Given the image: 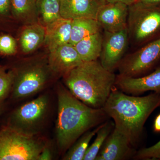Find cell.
I'll return each instance as SVG.
<instances>
[{
    "label": "cell",
    "instance_id": "cell-16",
    "mask_svg": "<svg viewBox=\"0 0 160 160\" xmlns=\"http://www.w3.org/2000/svg\"><path fill=\"white\" fill-rule=\"evenodd\" d=\"M103 35L101 32L86 37L74 45L83 62L96 61L102 51Z\"/></svg>",
    "mask_w": 160,
    "mask_h": 160
},
{
    "label": "cell",
    "instance_id": "cell-1",
    "mask_svg": "<svg viewBox=\"0 0 160 160\" xmlns=\"http://www.w3.org/2000/svg\"><path fill=\"white\" fill-rule=\"evenodd\" d=\"M57 92V142L61 152L65 153L84 133L102 124L108 117L102 108L87 106L62 86L58 87Z\"/></svg>",
    "mask_w": 160,
    "mask_h": 160
},
{
    "label": "cell",
    "instance_id": "cell-29",
    "mask_svg": "<svg viewBox=\"0 0 160 160\" xmlns=\"http://www.w3.org/2000/svg\"><path fill=\"white\" fill-rule=\"evenodd\" d=\"M153 128L155 132L157 133L160 132V113L155 119Z\"/></svg>",
    "mask_w": 160,
    "mask_h": 160
},
{
    "label": "cell",
    "instance_id": "cell-26",
    "mask_svg": "<svg viewBox=\"0 0 160 160\" xmlns=\"http://www.w3.org/2000/svg\"><path fill=\"white\" fill-rule=\"evenodd\" d=\"M52 151L49 144L46 143V145L39 155L38 160H51L52 159Z\"/></svg>",
    "mask_w": 160,
    "mask_h": 160
},
{
    "label": "cell",
    "instance_id": "cell-33",
    "mask_svg": "<svg viewBox=\"0 0 160 160\" xmlns=\"http://www.w3.org/2000/svg\"><path fill=\"white\" fill-rule=\"evenodd\" d=\"M1 67H1V66H0V68H1Z\"/></svg>",
    "mask_w": 160,
    "mask_h": 160
},
{
    "label": "cell",
    "instance_id": "cell-27",
    "mask_svg": "<svg viewBox=\"0 0 160 160\" xmlns=\"http://www.w3.org/2000/svg\"><path fill=\"white\" fill-rule=\"evenodd\" d=\"M11 0H0V13H6L9 10Z\"/></svg>",
    "mask_w": 160,
    "mask_h": 160
},
{
    "label": "cell",
    "instance_id": "cell-20",
    "mask_svg": "<svg viewBox=\"0 0 160 160\" xmlns=\"http://www.w3.org/2000/svg\"><path fill=\"white\" fill-rule=\"evenodd\" d=\"M114 127V124L112 122L106 121L103 123L97 133L96 138L88 147L83 160H95L104 142Z\"/></svg>",
    "mask_w": 160,
    "mask_h": 160
},
{
    "label": "cell",
    "instance_id": "cell-14",
    "mask_svg": "<svg viewBox=\"0 0 160 160\" xmlns=\"http://www.w3.org/2000/svg\"><path fill=\"white\" fill-rule=\"evenodd\" d=\"M106 0H60L61 17L74 20L81 18L96 19L98 12Z\"/></svg>",
    "mask_w": 160,
    "mask_h": 160
},
{
    "label": "cell",
    "instance_id": "cell-24",
    "mask_svg": "<svg viewBox=\"0 0 160 160\" xmlns=\"http://www.w3.org/2000/svg\"><path fill=\"white\" fill-rule=\"evenodd\" d=\"M133 158L136 160L160 159V141L153 146L136 152Z\"/></svg>",
    "mask_w": 160,
    "mask_h": 160
},
{
    "label": "cell",
    "instance_id": "cell-30",
    "mask_svg": "<svg viewBox=\"0 0 160 160\" xmlns=\"http://www.w3.org/2000/svg\"><path fill=\"white\" fill-rule=\"evenodd\" d=\"M139 2L146 5H159L160 0H139Z\"/></svg>",
    "mask_w": 160,
    "mask_h": 160
},
{
    "label": "cell",
    "instance_id": "cell-17",
    "mask_svg": "<svg viewBox=\"0 0 160 160\" xmlns=\"http://www.w3.org/2000/svg\"><path fill=\"white\" fill-rule=\"evenodd\" d=\"M102 27L97 20L89 18L72 20L69 43L74 46L83 38L101 31Z\"/></svg>",
    "mask_w": 160,
    "mask_h": 160
},
{
    "label": "cell",
    "instance_id": "cell-31",
    "mask_svg": "<svg viewBox=\"0 0 160 160\" xmlns=\"http://www.w3.org/2000/svg\"><path fill=\"white\" fill-rule=\"evenodd\" d=\"M5 110V105L4 103H0V116L1 115Z\"/></svg>",
    "mask_w": 160,
    "mask_h": 160
},
{
    "label": "cell",
    "instance_id": "cell-2",
    "mask_svg": "<svg viewBox=\"0 0 160 160\" xmlns=\"http://www.w3.org/2000/svg\"><path fill=\"white\" fill-rule=\"evenodd\" d=\"M160 107V92L143 97L129 95L115 87L102 109L114 121V128L128 138L132 146L142 133L151 113Z\"/></svg>",
    "mask_w": 160,
    "mask_h": 160
},
{
    "label": "cell",
    "instance_id": "cell-32",
    "mask_svg": "<svg viewBox=\"0 0 160 160\" xmlns=\"http://www.w3.org/2000/svg\"><path fill=\"white\" fill-rule=\"evenodd\" d=\"M36 2L38 8V6L39 4L40 1L41 0H35Z\"/></svg>",
    "mask_w": 160,
    "mask_h": 160
},
{
    "label": "cell",
    "instance_id": "cell-10",
    "mask_svg": "<svg viewBox=\"0 0 160 160\" xmlns=\"http://www.w3.org/2000/svg\"><path fill=\"white\" fill-rule=\"evenodd\" d=\"M125 135L115 128L104 142L95 160H124L133 158L136 152Z\"/></svg>",
    "mask_w": 160,
    "mask_h": 160
},
{
    "label": "cell",
    "instance_id": "cell-3",
    "mask_svg": "<svg viewBox=\"0 0 160 160\" xmlns=\"http://www.w3.org/2000/svg\"><path fill=\"white\" fill-rule=\"evenodd\" d=\"M116 76L100 62H83L63 76L66 88L87 106L102 108L115 87Z\"/></svg>",
    "mask_w": 160,
    "mask_h": 160
},
{
    "label": "cell",
    "instance_id": "cell-22",
    "mask_svg": "<svg viewBox=\"0 0 160 160\" xmlns=\"http://www.w3.org/2000/svg\"><path fill=\"white\" fill-rule=\"evenodd\" d=\"M11 4L13 13L25 19L36 14L38 8L35 0H11Z\"/></svg>",
    "mask_w": 160,
    "mask_h": 160
},
{
    "label": "cell",
    "instance_id": "cell-5",
    "mask_svg": "<svg viewBox=\"0 0 160 160\" xmlns=\"http://www.w3.org/2000/svg\"><path fill=\"white\" fill-rule=\"evenodd\" d=\"M127 29L129 40L144 45L160 36V4L138 2L129 6Z\"/></svg>",
    "mask_w": 160,
    "mask_h": 160
},
{
    "label": "cell",
    "instance_id": "cell-13",
    "mask_svg": "<svg viewBox=\"0 0 160 160\" xmlns=\"http://www.w3.org/2000/svg\"><path fill=\"white\" fill-rule=\"evenodd\" d=\"M47 59L52 72L63 76L83 62L74 46L69 43L49 51Z\"/></svg>",
    "mask_w": 160,
    "mask_h": 160
},
{
    "label": "cell",
    "instance_id": "cell-9",
    "mask_svg": "<svg viewBox=\"0 0 160 160\" xmlns=\"http://www.w3.org/2000/svg\"><path fill=\"white\" fill-rule=\"evenodd\" d=\"M129 41L127 29L116 32L105 31L99 57L100 62L104 68L111 72L118 68L123 58Z\"/></svg>",
    "mask_w": 160,
    "mask_h": 160
},
{
    "label": "cell",
    "instance_id": "cell-19",
    "mask_svg": "<svg viewBox=\"0 0 160 160\" xmlns=\"http://www.w3.org/2000/svg\"><path fill=\"white\" fill-rule=\"evenodd\" d=\"M102 124L86 132L79 138L66 152L63 160H83L92 139L97 134Z\"/></svg>",
    "mask_w": 160,
    "mask_h": 160
},
{
    "label": "cell",
    "instance_id": "cell-11",
    "mask_svg": "<svg viewBox=\"0 0 160 160\" xmlns=\"http://www.w3.org/2000/svg\"><path fill=\"white\" fill-rule=\"evenodd\" d=\"M115 86L125 93L134 96L149 91L160 92V66L145 76L132 77L118 75Z\"/></svg>",
    "mask_w": 160,
    "mask_h": 160
},
{
    "label": "cell",
    "instance_id": "cell-4",
    "mask_svg": "<svg viewBox=\"0 0 160 160\" xmlns=\"http://www.w3.org/2000/svg\"><path fill=\"white\" fill-rule=\"evenodd\" d=\"M47 143L38 135L24 134L8 125L0 128V160H38Z\"/></svg>",
    "mask_w": 160,
    "mask_h": 160
},
{
    "label": "cell",
    "instance_id": "cell-7",
    "mask_svg": "<svg viewBox=\"0 0 160 160\" xmlns=\"http://www.w3.org/2000/svg\"><path fill=\"white\" fill-rule=\"evenodd\" d=\"M49 95H41L23 104L12 112L9 126L29 135H39L49 114Z\"/></svg>",
    "mask_w": 160,
    "mask_h": 160
},
{
    "label": "cell",
    "instance_id": "cell-23",
    "mask_svg": "<svg viewBox=\"0 0 160 160\" xmlns=\"http://www.w3.org/2000/svg\"><path fill=\"white\" fill-rule=\"evenodd\" d=\"M14 70L6 72L0 68V103L3 102L12 91L14 80Z\"/></svg>",
    "mask_w": 160,
    "mask_h": 160
},
{
    "label": "cell",
    "instance_id": "cell-21",
    "mask_svg": "<svg viewBox=\"0 0 160 160\" xmlns=\"http://www.w3.org/2000/svg\"><path fill=\"white\" fill-rule=\"evenodd\" d=\"M42 19L47 25L61 18L60 14V0H41L38 6Z\"/></svg>",
    "mask_w": 160,
    "mask_h": 160
},
{
    "label": "cell",
    "instance_id": "cell-12",
    "mask_svg": "<svg viewBox=\"0 0 160 160\" xmlns=\"http://www.w3.org/2000/svg\"><path fill=\"white\" fill-rule=\"evenodd\" d=\"M129 6L120 2H106L100 8L96 20L104 31L116 32L127 29Z\"/></svg>",
    "mask_w": 160,
    "mask_h": 160
},
{
    "label": "cell",
    "instance_id": "cell-6",
    "mask_svg": "<svg viewBox=\"0 0 160 160\" xmlns=\"http://www.w3.org/2000/svg\"><path fill=\"white\" fill-rule=\"evenodd\" d=\"M14 71L11 92L12 98L15 100L26 98L42 91L54 73L49 67L48 59L26 62Z\"/></svg>",
    "mask_w": 160,
    "mask_h": 160
},
{
    "label": "cell",
    "instance_id": "cell-28",
    "mask_svg": "<svg viewBox=\"0 0 160 160\" xmlns=\"http://www.w3.org/2000/svg\"><path fill=\"white\" fill-rule=\"evenodd\" d=\"M106 2H120L126 4L128 6H131L134 3L137 2L139 0H106Z\"/></svg>",
    "mask_w": 160,
    "mask_h": 160
},
{
    "label": "cell",
    "instance_id": "cell-18",
    "mask_svg": "<svg viewBox=\"0 0 160 160\" xmlns=\"http://www.w3.org/2000/svg\"><path fill=\"white\" fill-rule=\"evenodd\" d=\"M46 29L38 24H33L24 29L20 38L23 52L29 53L37 49L45 41Z\"/></svg>",
    "mask_w": 160,
    "mask_h": 160
},
{
    "label": "cell",
    "instance_id": "cell-15",
    "mask_svg": "<svg viewBox=\"0 0 160 160\" xmlns=\"http://www.w3.org/2000/svg\"><path fill=\"white\" fill-rule=\"evenodd\" d=\"M72 20L62 18L46 26L44 42L49 51L69 43L70 41Z\"/></svg>",
    "mask_w": 160,
    "mask_h": 160
},
{
    "label": "cell",
    "instance_id": "cell-25",
    "mask_svg": "<svg viewBox=\"0 0 160 160\" xmlns=\"http://www.w3.org/2000/svg\"><path fill=\"white\" fill-rule=\"evenodd\" d=\"M16 50V42L13 38L9 35L0 37V52L6 55L14 54Z\"/></svg>",
    "mask_w": 160,
    "mask_h": 160
},
{
    "label": "cell",
    "instance_id": "cell-8",
    "mask_svg": "<svg viewBox=\"0 0 160 160\" xmlns=\"http://www.w3.org/2000/svg\"><path fill=\"white\" fill-rule=\"evenodd\" d=\"M160 60V36L123 58L118 68L119 75L137 77L151 71Z\"/></svg>",
    "mask_w": 160,
    "mask_h": 160
}]
</instances>
